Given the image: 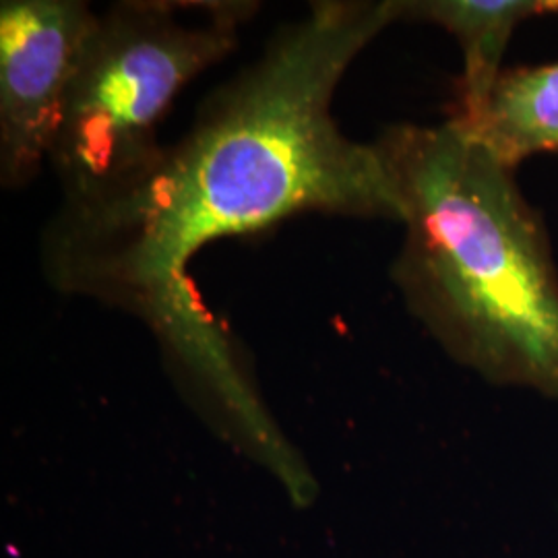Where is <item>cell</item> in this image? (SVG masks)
<instances>
[{
  "instance_id": "1",
  "label": "cell",
  "mask_w": 558,
  "mask_h": 558,
  "mask_svg": "<svg viewBox=\"0 0 558 558\" xmlns=\"http://www.w3.org/2000/svg\"><path fill=\"white\" fill-rule=\"evenodd\" d=\"M398 21L399 0L313 2L133 189L57 211L41 236L48 281L137 315L186 360L223 338L186 274L203 246L311 211L399 223L377 143L331 114L352 62Z\"/></svg>"
},
{
  "instance_id": "2",
  "label": "cell",
  "mask_w": 558,
  "mask_h": 558,
  "mask_svg": "<svg viewBox=\"0 0 558 558\" xmlns=\"http://www.w3.org/2000/svg\"><path fill=\"white\" fill-rule=\"evenodd\" d=\"M399 203L391 278L459 364L558 399V267L515 170L458 120L393 124L375 141Z\"/></svg>"
},
{
  "instance_id": "3",
  "label": "cell",
  "mask_w": 558,
  "mask_h": 558,
  "mask_svg": "<svg viewBox=\"0 0 558 558\" xmlns=\"http://www.w3.org/2000/svg\"><path fill=\"white\" fill-rule=\"evenodd\" d=\"M255 11L239 0H122L101 13L48 160L59 209L117 199L149 172L180 89L236 48Z\"/></svg>"
},
{
  "instance_id": "4",
  "label": "cell",
  "mask_w": 558,
  "mask_h": 558,
  "mask_svg": "<svg viewBox=\"0 0 558 558\" xmlns=\"http://www.w3.org/2000/svg\"><path fill=\"white\" fill-rule=\"evenodd\" d=\"M100 13L81 0L0 4V180L23 189L38 177L59 133L73 80Z\"/></svg>"
},
{
  "instance_id": "5",
  "label": "cell",
  "mask_w": 558,
  "mask_h": 558,
  "mask_svg": "<svg viewBox=\"0 0 558 558\" xmlns=\"http://www.w3.org/2000/svg\"><path fill=\"white\" fill-rule=\"evenodd\" d=\"M546 15H558V0H399V21L437 25L458 41L461 120L472 119L488 98L519 25Z\"/></svg>"
},
{
  "instance_id": "6",
  "label": "cell",
  "mask_w": 558,
  "mask_h": 558,
  "mask_svg": "<svg viewBox=\"0 0 558 558\" xmlns=\"http://www.w3.org/2000/svg\"><path fill=\"white\" fill-rule=\"evenodd\" d=\"M456 120L513 170L538 154H558V60L502 71L478 112Z\"/></svg>"
}]
</instances>
